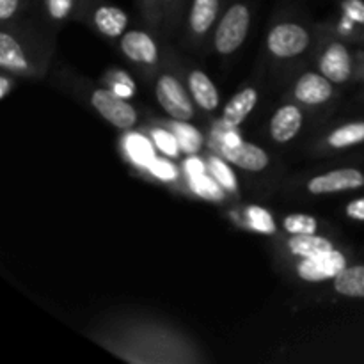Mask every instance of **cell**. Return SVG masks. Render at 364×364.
Returning <instances> with one entry per match:
<instances>
[{"label":"cell","mask_w":364,"mask_h":364,"mask_svg":"<svg viewBox=\"0 0 364 364\" xmlns=\"http://www.w3.org/2000/svg\"><path fill=\"white\" fill-rule=\"evenodd\" d=\"M288 249L301 258H313V256L333 251L334 245L331 240L316 237V235H291L288 240Z\"/></svg>","instance_id":"2e32d148"},{"label":"cell","mask_w":364,"mask_h":364,"mask_svg":"<svg viewBox=\"0 0 364 364\" xmlns=\"http://www.w3.org/2000/svg\"><path fill=\"white\" fill-rule=\"evenodd\" d=\"M283 228L290 235H315L318 230V220L306 213H290L284 217Z\"/></svg>","instance_id":"ffe728a7"},{"label":"cell","mask_w":364,"mask_h":364,"mask_svg":"<svg viewBox=\"0 0 364 364\" xmlns=\"http://www.w3.org/2000/svg\"><path fill=\"white\" fill-rule=\"evenodd\" d=\"M144 2H148V4H159L160 0H144Z\"/></svg>","instance_id":"836d02e7"},{"label":"cell","mask_w":364,"mask_h":364,"mask_svg":"<svg viewBox=\"0 0 364 364\" xmlns=\"http://www.w3.org/2000/svg\"><path fill=\"white\" fill-rule=\"evenodd\" d=\"M327 142L334 149H345L350 148V146L361 144V142H364V121H355V123H348L336 128L329 135Z\"/></svg>","instance_id":"d6986e66"},{"label":"cell","mask_w":364,"mask_h":364,"mask_svg":"<svg viewBox=\"0 0 364 364\" xmlns=\"http://www.w3.org/2000/svg\"><path fill=\"white\" fill-rule=\"evenodd\" d=\"M0 66L7 71H25L28 68L20 43L7 32H0Z\"/></svg>","instance_id":"ac0fdd59"},{"label":"cell","mask_w":364,"mask_h":364,"mask_svg":"<svg viewBox=\"0 0 364 364\" xmlns=\"http://www.w3.org/2000/svg\"><path fill=\"white\" fill-rule=\"evenodd\" d=\"M188 89H191L192 98L196 100V103L201 109L212 112L219 107V91H217L212 78L203 73V71H191V75H188Z\"/></svg>","instance_id":"4fadbf2b"},{"label":"cell","mask_w":364,"mask_h":364,"mask_svg":"<svg viewBox=\"0 0 364 364\" xmlns=\"http://www.w3.org/2000/svg\"><path fill=\"white\" fill-rule=\"evenodd\" d=\"M210 166H212V173L219 183H223L224 187L230 188V191H237V176H235L233 171H231L223 160L213 156V159L210 160Z\"/></svg>","instance_id":"603a6c76"},{"label":"cell","mask_w":364,"mask_h":364,"mask_svg":"<svg viewBox=\"0 0 364 364\" xmlns=\"http://www.w3.org/2000/svg\"><path fill=\"white\" fill-rule=\"evenodd\" d=\"M334 290L343 297L364 299V265L347 267L334 277Z\"/></svg>","instance_id":"e0dca14e"},{"label":"cell","mask_w":364,"mask_h":364,"mask_svg":"<svg viewBox=\"0 0 364 364\" xmlns=\"http://www.w3.org/2000/svg\"><path fill=\"white\" fill-rule=\"evenodd\" d=\"M156 100L160 107L176 121H188L194 117V105L191 102V96L187 95L185 87L176 77L162 75L156 82L155 87Z\"/></svg>","instance_id":"3957f363"},{"label":"cell","mask_w":364,"mask_h":364,"mask_svg":"<svg viewBox=\"0 0 364 364\" xmlns=\"http://www.w3.org/2000/svg\"><path fill=\"white\" fill-rule=\"evenodd\" d=\"M364 187V173L354 167L331 171V173L320 174L308 181V191L315 196L334 194V192L355 191Z\"/></svg>","instance_id":"8992f818"},{"label":"cell","mask_w":364,"mask_h":364,"mask_svg":"<svg viewBox=\"0 0 364 364\" xmlns=\"http://www.w3.org/2000/svg\"><path fill=\"white\" fill-rule=\"evenodd\" d=\"M345 269H347L345 255L333 249L320 256L302 258V262H299L297 265V274L301 279L308 281V283H322V281L334 279Z\"/></svg>","instance_id":"5b68a950"},{"label":"cell","mask_w":364,"mask_h":364,"mask_svg":"<svg viewBox=\"0 0 364 364\" xmlns=\"http://www.w3.org/2000/svg\"><path fill=\"white\" fill-rule=\"evenodd\" d=\"M92 18L96 28L107 38H119L128 27V14L117 6H98Z\"/></svg>","instance_id":"7c38bea8"},{"label":"cell","mask_w":364,"mask_h":364,"mask_svg":"<svg viewBox=\"0 0 364 364\" xmlns=\"http://www.w3.org/2000/svg\"><path fill=\"white\" fill-rule=\"evenodd\" d=\"M192 187L199 192L201 196H208V198H220V192L217 188V185H213L208 178H205L203 174H196L192 176Z\"/></svg>","instance_id":"83f0119b"},{"label":"cell","mask_w":364,"mask_h":364,"mask_svg":"<svg viewBox=\"0 0 364 364\" xmlns=\"http://www.w3.org/2000/svg\"><path fill=\"white\" fill-rule=\"evenodd\" d=\"M219 9L220 0H192L191 13H188V25L192 32L198 36L206 34L215 23Z\"/></svg>","instance_id":"9a60e30c"},{"label":"cell","mask_w":364,"mask_h":364,"mask_svg":"<svg viewBox=\"0 0 364 364\" xmlns=\"http://www.w3.org/2000/svg\"><path fill=\"white\" fill-rule=\"evenodd\" d=\"M294 95L306 105H322L333 96V82L322 73H306L295 84Z\"/></svg>","instance_id":"9c48e42d"},{"label":"cell","mask_w":364,"mask_h":364,"mask_svg":"<svg viewBox=\"0 0 364 364\" xmlns=\"http://www.w3.org/2000/svg\"><path fill=\"white\" fill-rule=\"evenodd\" d=\"M256 103H258V91H256L255 87L242 89L240 92H237V95L228 102L223 116L224 123L230 124V127H238V124H242L247 119L249 114L252 112Z\"/></svg>","instance_id":"5bb4252c"},{"label":"cell","mask_w":364,"mask_h":364,"mask_svg":"<svg viewBox=\"0 0 364 364\" xmlns=\"http://www.w3.org/2000/svg\"><path fill=\"white\" fill-rule=\"evenodd\" d=\"M128 151H130L132 159L139 164H148L151 160V146L146 139L132 137L128 141Z\"/></svg>","instance_id":"cb8c5ba5"},{"label":"cell","mask_w":364,"mask_h":364,"mask_svg":"<svg viewBox=\"0 0 364 364\" xmlns=\"http://www.w3.org/2000/svg\"><path fill=\"white\" fill-rule=\"evenodd\" d=\"M247 219L249 224L256 231H262V233H274L276 231V224H274L272 215L265 208H262V206H251L247 210Z\"/></svg>","instance_id":"7402d4cb"},{"label":"cell","mask_w":364,"mask_h":364,"mask_svg":"<svg viewBox=\"0 0 364 364\" xmlns=\"http://www.w3.org/2000/svg\"><path fill=\"white\" fill-rule=\"evenodd\" d=\"M187 169H188V173L192 174V176H196V174H203V164L199 162V160L191 159V160H188V164H187Z\"/></svg>","instance_id":"1f68e13d"},{"label":"cell","mask_w":364,"mask_h":364,"mask_svg":"<svg viewBox=\"0 0 364 364\" xmlns=\"http://www.w3.org/2000/svg\"><path fill=\"white\" fill-rule=\"evenodd\" d=\"M320 73L333 84H345L354 73V64L348 48L341 43H333L320 57Z\"/></svg>","instance_id":"ba28073f"},{"label":"cell","mask_w":364,"mask_h":364,"mask_svg":"<svg viewBox=\"0 0 364 364\" xmlns=\"http://www.w3.org/2000/svg\"><path fill=\"white\" fill-rule=\"evenodd\" d=\"M9 89H11V80L7 77H0V98H6L9 95Z\"/></svg>","instance_id":"d6a6232c"},{"label":"cell","mask_w":364,"mask_h":364,"mask_svg":"<svg viewBox=\"0 0 364 364\" xmlns=\"http://www.w3.org/2000/svg\"><path fill=\"white\" fill-rule=\"evenodd\" d=\"M347 217H350L352 220H358V223H364V198H358L354 201H350L345 208Z\"/></svg>","instance_id":"f1b7e54d"},{"label":"cell","mask_w":364,"mask_h":364,"mask_svg":"<svg viewBox=\"0 0 364 364\" xmlns=\"http://www.w3.org/2000/svg\"><path fill=\"white\" fill-rule=\"evenodd\" d=\"M301 128L302 112L295 105H283L281 109H277L272 121H270V135H272L274 141L281 142V144L291 141L301 132Z\"/></svg>","instance_id":"8fae6325"},{"label":"cell","mask_w":364,"mask_h":364,"mask_svg":"<svg viewBox=\"0 0 364 364\" xmlns=\"http://www.w3.org/2000/svg\"><path fill=\"white\" fill-rule=\"evenodd\" d=\"M48 14L53 20H64L73 9L75 0H45Z\"/></svg>","instance_id":"4316f807"},{"label":"cell","mask_w":364,"mask_h":364,"mask_svg":"<svg viewBox=\"0 0 364 364\" xmlns=\"http://www.w3.org/2000/svg\"><path fill=\"white\" fill-rule=\"evenodd\" d=\"M341 9H343L345 16L352 23L363 25L364 27V0H343L341 2Z\"/></svg>","instance_id":"d4e9b609"},{"label":"cell","mask_w":364,"mask_h":364,"mask_svg":"<svg viewBox=\"0 0 364 364\" xmlns=\"http://www.w3.org/2000/svg\"><path fill=\"white\" fill-rule=\"evenodd\" d=\"M20 0H0V20L7 21L16 14Z\"/></svg>","instance_id":"4dcf8cb0"},{"label":"cell","mask_w":364,"mask_h":364,"mask_svg":"<svg viewBox=\"0 0 364 364\" xmlns=\"http://www.w3.org/2000/svg\"><path fill=\"white\" fill-rule=\"evenodd\" d=\"M91 103L100 116L105 117L116 128L127 130L137 123V112L134 107L109 89H96L91 95Z\"/></svg>","instance_id":"277c9868"},{"label":"cell","mask_w":364,"mask_h":364,"mask_svg":"<svg viewBox=\"0 0 364 364\" xmlns=\"http://www.w3.org/2000/svg\"><path fill=\"white\" fill-rule=\"evenodd\" d=\"M217 148H219V151L223 153L224 159H226L228 162L235 164V166H238L240 169L252 171V173L263 171L270 162L265 149H262L259 146L251 144V142H233V144L219 142Z\"/></svg>","instance_id":"52a82bcc"},{"label":"cell","mask_w":364,"mask_h":364,"mask_svg":"<svg viewBox=\"0 0 364 364\" xmlns=\"http://www.w3.org/2000/svg\"><path fill=\"white\" fill-rule=\"evenodd\" d=\"M121 50L134 63L155 64L159 59V48L149 34L142 31H128L121 38Z\"/></svg>","instance_id":"30bf717a"},{"label":"cell","mask_w":364,"mask_h":364,"mask_svg":"<svg viewBox=\"0 0 364 364\" xmlns=\"http://www.w3.org/2000/svg\"><path fill=\"white\" fill-rule=\"evenodd\" d=\"M155 142L164 153H167V155H178L180 144H178L176 135H171L169 132H166V130H156L155 132Z\"/></svg>","instance_id":"484cf974"},{"label":"cell","mask_w":364,"mask_h":364,"mask_svg":"<svg viewBox=\"0 0 364 364\" xmlns=\"http://www.w3.org/2000/svg\"><path fill=\"white\" fill-rule=\"evenodd\" d=\"M174 134H176L178 144L181 149H185V153L198 151V148L201 146V134L188 124L176 123L174 124Z\"/></svg>","instance_id":"44dd1931"},{"label":"cell","mask_w":364,"mask_h":364,"mask_svg":"<svg viewBox=\"0 0 364 364\" xmlns=\"http://www.w3.org/2000/svg\"><path fill=\"white\" fill-rule=\"evenodd\" d=\"M149 169H151L153 173L156 174V176L162 178V180H169V178H174L173 166H169V164L164 162V160H151V166H149Z\"/></svg>","instance_id":"f546056e"},{"label":"cell","mask_w":364,"mask_h":364,"mask_svg":"<svg viewBox=\"0 0 364 364\" xmlns=\"http://www.w3.org/2000/svg\"><path fill=\"white\" fill-rule=\"evenodd\" d=\"M267 46L272 55L279 59H291L304 52L309 46V32L302 25L277 23L267 36Z\"/></svg>","instance_id":"7a4b0ae2"},{"label":"cell","mask_w":364,"mask_h":364,"mask_svg":"<svg viewBox=\"0 0 364 364\" xmlns=\"http://www.w3.org/2000/svg\"><path fill=\"white\" fill-rule=\"evenodd\" d=\"M251 25V11L245 4H233L220 18L215 31V48L217 52L228 55L240 48L245 41Z\"/></svg>","instance_id":"6da1fadb"}]
</instances>
